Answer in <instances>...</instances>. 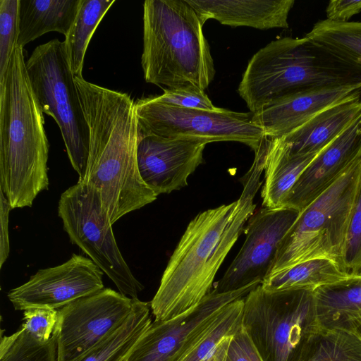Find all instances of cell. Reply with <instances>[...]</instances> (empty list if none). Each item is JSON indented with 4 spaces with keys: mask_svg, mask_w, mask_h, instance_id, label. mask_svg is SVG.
<instances>
[{
    "mask_svg": "<svg viewBox=\"0 0 361 361\" xmlns=\"http://www.w3.org/2000/svg\"><path fill=\"white\" fill-rule=\"evenodd\" d=\"M269 143L254 152L253 163L242 177L240 197L198 214L188 225L150 302L154 321H165L197 306L211 293L215 276L254 214L262 185Z\"/></svg>",
    "mask_w": 361,
    "mask_h": 361,
    "instance_id": "1",
    "label": "cell"
},
{
    "mask_svg": "<svg viewBox=\"0 0 361 361\" xmlns=\"http://www.w3.org/2000/svg\"><path fill=\"white\" fill-rule=\"evenodd\" d=\"M74 80L90 131L87 170L81 182L97 191L113 225L157 197L138 171L135 102L126 93L82 76H75Z\"/></svg>",
    "mask_w": 361,
    "mask_h": 361,
    "instance_id": "2",
    "label": "cell"
},
{
    "mask_svg": "<svg viewBox=\"0 0 361 361\" xmlns=\"http://www.w3.org/2000/svg\"><path fill=\"white\" fill-rule=\"evenodd\" d=\"M43 112L17 47L0 80V190L12 209L31 207L48 189L49 142Z\"/></svg>",
    "mask_w": 361,
    "mask_h": 361,
    "instance_id": "3",
    "label": "cell"
},
{
    "mask_svg": "<svg viewBox=\"0 0 361 361\" xmlns=\"http://www.w3.org/2000/svg\"><path fill=\"white\" fill-rule=\"evenodd\" d=\"M361 84V64L308 39L286 37L253 55L238 88L250 112L309 89Z\"/></svg>",
    "mask_w": 361,
    "mask_h": 361,
    "instance_id": "4",
    "label": "cell"
},
{
    "mask_svg": "<svg viewBox=\"0 0 361 361\" xmlns=\"http://www.w3.org/2000/svg\"><path fill=\"white\" fill-rule=\"evenodd\" d=\"M203 23L186 0H147L143 4L141 65L147 82L166 88L205 90L215 75Z\"/></svg>",
    "mask_w": 361,
    "mask_h": 361,
    "instance_id": "5",
    "label": "cell"
},
{
    "mask_svg": "<svg viewBox=\"0 0 361 361\" xmlns=\"http://www.w3.org/2000/svg\"><path fill=\"white\" fill-rule=\"evenodd\" d=\"M241 324L264 361H305L322 331L313 291H269L244 298Z\"/></svg>",
    "mask_w": 361,
    "mask_h": 361,
    "instance_id": "6",
    "label": "cell"
},
{
    "mask_svg": "<svg viewBox=\"0 0 361 361\" xmlns=\"http://www.w3.org/2000/svg\"><path fill=\"white\" fill-rule=\"evenodd\" d=\"M360 171L361 157L300 212L279 244L269 275L318 258L331 259L341 268Z\"/></svg>",
    "mask_w": 361,
    "mask_h": 361,
    "instance_id": "7",
    "label": "cell"
},
{
    "mask_svg": "<svg viewBox=\"0 0 361 361\" xmlns=\"http://www.w3.org/2000/svg\"><path fill=\"white\" fill-rule=\"evenodd\" d=\"M25 64L42 112L59 126L70 162L82 181L87 170L90 131L63 42L54 39L37 46Z\"/></svg>",
    "mask_w": 361,
    "mask_h": 361,
    "instance_id": "8",
    "label": "cell"
},
{
    "mask_svg": "<svg viewBox=\"0 0 361 361\" xmlns=\"http://www.w3.org/2000/svg\"><path fill=\"white\" fill-rule=\"evenodd\" d=\"M58 214L70 241L108 276L118 292L138 298L144 286L133 276L121 253L97 191L78 181L61 194Z\"/></svg>",
    "mask_w": 361,
    "mask_h": 361,
    "instance_id": "9",
    "label": "cell"
},
{
    "mask_svg": "<svg viewBox=\"0 0 361 361\" xmlns=\"http://www.w3.org/2000/svg\"><path fill=\"white\" fill-rule=\"evenodd\" d=\"M135 110L138 136L154 135L207 143L238 142L253 151L266 137L262 129L252 123V112L180 108L158 102L154 97L137 100Z\"/></svg>",
    "mask_w": 361,
    "mask_h": 361,
    "instance_id": "10",
    "label": "cell"
},
{
    "mask_svg": "<svg viewBox=\"0 0 361 361\" xmlns=\"http://www.w3.org/2000/svg\"><path fill=\"white\" fill-rule=\"evenodd\" d=\"M260 284L257 281L224 293L212 290L190 310L152 322L125 361H180L218 326L232 302L245 298Z\"/></svg>",
    "mask_w": 361,
    "mask_h": 361,
    "instance_id": "11",
    "label": "cell"
},
{
    "mask_svg": "<svg viewBox=\"0 0 361 361\" xmlns=\"http://www.w3.org/2000/svg\"><path fill=\"white\" fill-rule=\"evenodd\" d=\"M134 300L104 288L58 310V361H75L116 330L130 314Z\"/></svg>",
    "mask_w": 361,
    "mask_h": 361,
    "instance_id": "12",
    "label": "cell"
},
{
    "mask_svg": "<svg viewBox=\"0 0 361 361\" xmlns=\"http://www.w3.org/2000/svg\"><path fill=\"white\" fill-rule=\"evenodd\" d=\"M299 214L292 208L263 207L252 214L245 228L241 249L213 290L224 293L262 283L271 271L280 243Z\"/></svg>",
    "mask_w": 361,
    "mask_h": 361,
    "instance_id": "13",
    "label": "cell"
},
{
    "mask_svg": "<svg viewBox=\"0 0 361 361\" xmlns=\"http://www.w3.org/2000/svg\"><path fill=\"white\" fill-rule=\"evenodd\" d=\"M104 288L103 271L92 259L73 254L66 262L39 269L8 298L16 310L33 307L59 310Z\"/></svg>",
    "mask_w": 361,
    "mask_h": 361,
    "instance_id": "14",
    "label": "cell"
},
{
    "mask_svg": "<svg viewBox=\"0 0 361 361\" xmlns=\"http://www.w3.org/2000/svg\"><path fill=\"white\" fill-rule=\"evenodd\" d=\"M207 144L154 135H137V161L142 180L157 196L185 187L188 177L204 161Z\"/></svg>",
    "mask_w": 361,
    "mask_h": 361,
    "instance_id": "15",
    "label": "cell"
},
{
    "mask_svg": "<svg viewBox=\"0 0 361 361\" xmlns=\"http://www.w3.org/2000/svg\"><path fill=\"white\" fill-rule=\"evenodd\" d=\"M361 157V114L324 148L299 177L282 207L301 212Z\"/></svg>",
    "mask_w": 361,
    "mask_h": 361,
    "instance_id": "16",
    "label": "cell"
},
{
    "mask_svg": "<svg viewBox=\"0 0 361 361\" xmlns=\"http://www.w3.org/2000/svg\"><path fill=\"white\" fill-rule=\"evenodd\" d=\"M361 97V84L314 88L290 94L253 113L252 121L270 139L282 137L324 109Z\"/></svg>",
    "mask_w": 361,
    "mask_h": 361,
    "instance_id": "17",
    "label": "cell"
},
{
    "mask_svg": "<svg viewBox=\"0 0 361 361\" xmlns=\"http://www.w3.org/2000/svg\"><path fill=\"white\" fill-rule=\"evenodd\" d=\"M202 23L214 19L222 25L259 30L288 28L294 0H186Z\"/></svg>",
    "mask_w": 361,
    "mask_h": 361,
    "instance_id": "18",
    "label": "cell"
},
{
    "mask_svg": "<svg viewBox=\"0 0 361 361\" xmlns=\"http://www.w3.org/2000/svg\"><path fill=\"white\" fill-rule=\"evenodd\" d=\"M361 114V97L350 98L321 111L305 124L280 137L292 154L319 152Z\"/></svg>",
    "mask_w": 361,
    "mask_h": 361,
    "instance_id": "19",
    "label": "cell"
},
{
    "mask_svg": "<svg viewBox=\"0 0 361 361\" xmlns=\"http://www.w3.org/2000/svg\"><path fill=\"white\" fill-rule=\"evenodd\" d=\"M320 152L292 154L281 138L270 139L261 192L263 207H282L299 177Z\"/></svg>",
    "mask_w": 361,
    "mask_h": 361,
    "instance_id": "20",
    "label": "cell"
},
{
    "mask_svg": "<svg viewBox=\"0 0 361 361\" xmlns=\"http://www.w3.org/2000/svg\"><path fill=\"white\" fill-rule=\"evenodd\" d=\"M81 0H20L18 47L49 32L64 36L77 15Z\"/></svg>",
    "mask_w": 361,
    "mask_h": 361,
    "instance_id": "21",
    "label": "cell"
},
{
    "mask_svg": "<svg viewBox=\"0 0 361 361\" xmlns=\"http://www.w3.org/2000/svg\"><path fill=\"white\" fill-rule=\"evenodd\" d=\"M313 293L323 329L341 328L361 319V276L320 287Z\"/></svg>",
    "mask_w": 361,
    "mask_h": 361,
    "instance_id": "22",
    "label": "cell"
},
{
    "mask_svg": "<svg viewBox=\"0 0 361 361\" xmlns=\"http://www.w3.org/2000/svg\"><path fill=\"white\" fill-rule=\"evenodd\" d=\"M150 310V302L135 298L123 324L75 361H125L152 324Z\"/></svg>",
    "mask_w": 361,
    "mask_h": 361,
    "instance_id": "23",
    "label": "cell"
},
{
    "mask_svg": "<svg viewBox=\"0 0 361 361\" xmlns=\"http://www.w3.org/2000/svg\"><path fill=\"white\" fill-rule=\"evenodd\" d=\"M350 278L336 262L326 258L310 259L267 276L261 283L269 291L316 289Z\"/></svg>",
    "mask_w": 361,
    "mask_h": 361,
    "instance_id": "24",
    "label": "cell"
},
{
    "mask_svg": "<svg viewBox=\"0 0 361 361\" xmlns=\"http://www.w3.org/2000/svg\"><path fill=\"white\" fill-rule=\"evenodd\" d=\"M115 0H81L77 15L63 41L70 68L82 77L84 59L90 39Z\"/></svg>",
    "mask_w": 361,
    "mask_h": 361,
    "instance_id": "25",
    "label": "cell"
},
{
    "mask_svg": "<svg viewBox=\"0 0 361 361\" xmlns=\"http://www.w3.org/2000/svg\"><path fill=\"white\" fill-rule=\"evenodd\" d=\"M337 56L361 64V21H317L305 35Z\"/></svg>",
    "mask_w": 361,
    "mask_h": 361,
    "instance_id": "26",
    "label": "cell"
},
{
    "mask_svg": "<svg viewBox=\"0 0 361 361\" xmlns=\"http://www.w3.org/2000/svg\"><path fill=\"white\" fill-rule=\"evenodd\" d=\"M0 361H58L55 333L47 342L35 340L22 327L8 336L1 333Z\"/></svg>",
    "mask_w": 361,
    "mask_h": 361,
    "instance_id": "27",
    "label": "cell"
},
{
    "mask_svg": "<svg viewBox=\"0 0 361 361\" xmlns=\"http://www.w3.org/2000/svg\"><path fill=\"white\" fill-rule=\"evenodd\" d=\"M305 361H361V340L347 329L322 328L312 353Z\"/></svg>",
    "mask_w": 361,
    "mask_h": 361,
    "instance_id": "28",
    "label": "cell"
},
{
    "mask_svg": "<svg viewBox=\"0 0 361 361\" xmlns=\"http://www.w3.org/2000/svg\"><path fill=\"white\" fill-rule=\"evenodd\" d=\"M243 307L244 298L232 302L227 314L218 326L180 361L209 360L223 340L240 326Z\"/></svg>",
    "mask_w": 361,
    "mask_h": 361,
    "instance_id": "29",
    "label": "cell"
},
{
    "mask_svg": "<svg viewBox=\"0 0 361 361\" xmlns=\"http://www.w3.org/2000/svg\"><path fill=\"white\" fill-rule=\"evenodd\" d=\"M341 269L349 276H361V171L350 214Z\"/></svg>",
    "mask_w": 361,
    "mask_h": 361,
    "instance_id": "30",
    "label": "cell"
},
{
    "mask_svg": "<svg viewBox=\"0 0 361 361\" xmlns=\"http://www.w3.org/2000/svg\"><path fill=\"white\" fill-rule=\"evenodd\" d=\"M19 4L20 0H0V80L18 47Z\"/></svg>",
    "mask_w": 361,
    "mask_h": 361,
    "instance_id": "31",
    "label": "cell"
},
{
    "mask_svg": "<svg viewBox=\"0 0 361 361\" xmlns=\"http://www.w3.org/2000/svg\"><path fill=\"white\" fill-rule=\"evenodd\" d=\"M211 361H264L246 330L240 326L217 346Z\"/></svg>",
    "mask_w": 361,
    "mask_h": 361,
    "instance_id": "32",
    "label": "cell"
},
{
    "mask_svg": "<svg viewBox=\"0 0 361 361\" xmlns=\"http://www.w3.org/2000/svg\"><path fill=\"white\" fill-rule=\"evenodd\" d=\"M154 99L169 105L204 111H216L221 108L215 106L204 90L192 85L165 88Z\"/></svg>",
    "mask_w": 361,
    "mask_h": 361,
    "instance_id": "33",
    "label": "cell"
},
{
    "mask_svg": "<svg viewBox=\"0 0 361 361\" xmlns=\"http://www.w3.org/2000/svg\"><path fill=\"white\" fill-rule=\"evenodd\" d=\"M58 317V310L44 307L29 308L23 311V323L20 327L35 340L47 342L55 331Z\"/></svg>",
    "mask_w": 361,
    "mask_h": 361,
    "instance_id": "34",
    "label": "cell"
},
{
    "mask_svg": "<svg viewBox=\"0 0 361 361\" xmlns=\"http://www.w3.org/2000/svg\"><path fill=\"white\" fill-rule=\"evenodd\" d=\"M361 12V0H332L326 8V19L336 22H348Z\"/></svg>",
    "mask_w": 361,
    "mask_h": 361,
    "instance_id": "35",
    "label": "cell"
},
{
    "mask_svg": "<svg viewBox=\"0 0 361 361\" xmlns=\"http://www.w3.org/2000/svg\"><path fill=\"white\" fill-rule=\"evenodd\" d=\"M0 268H1L10 252L8 219L12 208L1 190H0Z\"/></svg>",
    "mask_w": 361,
    "mask_h": 361,
    "instance_id": "36",
    "label": "cell"
},
{
    "mask_svg": "<svg viewBox=\"0 0 361 361\" xmlns=\"http://www.w3.org/2000/svg\"><path fill=\"white\" fill-rule=\"evenodd\" d=\"M341 329L350 331L361 340V319L350 321Z\"/></svg>",
    "mask_w": 361,
    "mask_h": 361,
    "instance_id": "37",
    "label": "cell"
},
{
    "mask_svg": "<svg viewBox=\"0 0 361 361\" xmlns=\"http://www.w3.org/2000/svg\"><path fill=\"white\" fill-rule=\"evenodd\" d=\"M207 361H211V360H207Z\"/></svg>",
    "mask_w": 361,
    "mask_h": 361,
    "instance_id": "38",
    "label": "cell"
}]
</instances>
